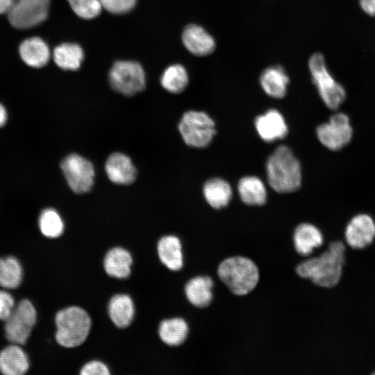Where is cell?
<instances>
[{"label":"cell","mask_w":375,"mask_h":375,"mask_svg":"<svg viewBox=\"0 0 375 375\" xmlns=\"http://www.w3.org/2000/svg\"><path fill=\"white\" fill-rule=\"evenodd\" d=\"M131 264V255L122 247L111 249L104 259V268L106 273L117 278H124L129 276Z\"/></svg>","instance_id":"cell-24"},{"label":"cell","mask_w":375,"mask_h":375,"mask_svg":"<svg viewBox=\"0 0 375 375\" xmlns=\"http://www.w3.org/2000/svg\"><path fill=\"white\" fill-rule=\"evenodd\" d=\"M255 126L260 138L267 142L283 139L288 132L284 117L276 109H270L257 117Z\"/></svg>","instance_id":"cell-15"},{"label":"cell","mask_w":375,"mask_h":375,"mask_svg":"<svg viewBox=\"0 0 375 375\" xmlns=\"http://www.w3.org/2000/svg\"><path fill=\"white\" fill-rule=\"evenodd\" d=\"M185 143L191 147L204 148L209 145L216 133L212 119L205 112L188 110L178 125Z\"/></svg>","instance_id":"cell-6"},{"label":"cell","mask_w":375,"mask_h":375,"mask_svg":"<svg viewBox=\"0 0 375 375\" xmlns=\"http://www.w3.org/2000/svg\"><path fill=\"white\" fill-rule=\"evenodd\" d=\"M111 88L125 96H133L145 88V74L142 66L135 61H117L109 72Z\"/></svg>","instance_id":"cell-7"},{"label":"cell","mask_w":375,"mask_h":375,"mask_svg":"<svg viewBox=\"0 0 375 375\" xmlns=\"http://www.w3.org/2000/svg\"><path fill=\"white\" fill-rule=\"evenodd\" d=\"M289 77L280 65L265 69L260 77V85L264 92L271 97L281 99L285 97L289 83Z\"/></svg>","instance_id":"cell-19"},{"label":"cell","mask_w":375,"mask_h":375,"mask_svg":"<svg viewBox=\"0 0 375 375\" xmlns=\"http://www.w3.org/2000/svg\"><path fill=\"white\" fill-rule=\"evenodd\" d=\"M158 253L160 261L172 270H179L183 265L182 246L174 235L162 237L158 243Z\"/></svg>","instance_id":"cell-21"},{"label":"cell","mask_w":375,"mask_h":375,"mask_svg":"<svg viewBox=\"0 0 375 375\" xmlns=\"http://www.w3.org/2000/svg\"><path fill=\"white\" fill-rule=\"evenodd\" d=\"M266 171L270 187L279 193L297 191L301 183V168L291 149L278 146L268 158Z\"/></svg>","instance_id":"cell-3"},{"label":"cell","mask_w":375,"mask_h":375,"mask_svg":"<svg viewBox=\"0 0 375 375\" xmlns=\"http://www.w3.org/2000/svg\"><path fill=\"white\" fill-rule=\"evenodd\" d=\"M83 58V49L74 43H62L55 47L53 51L55 63L64 70H77Z\"/></svg>","instance_id":"cell-26"},{"label":"cell","mask_w":375,"mask_h":375,"mask_svg":"<svg viewBox=\"0 0 375 375\" xmlns=\"http://www.w3.org/2000/svg\"><path fill=\"white\" fill-rule=\"evenodd\" d=\"M102 8L114 14H123L133 8L136 0H99Z\"/></svg>","instance_id":"cell-32"},{"label":"cell","mask_w":375,"mask_h":375,"mask_svg":"<svg viewBox=\"0 0 375 375\" xmlns=\"http://www.w3.org/2000/svg\"><path fill=\"white\" fill-rule=\"evenodd\" d=\"M108 312L112 322L119 328H125L132 322L134 306L131 298L126 294H116L112 297Z\"/></svg>","instance_id":"cell-25"},{"label":"cell","mask_w":375,"mask_h":375,"mask_svg":"<svg viewBox=\"0 0 375 375\" xmlns=\"http://www.w3.org/2000/svg\"><path fill=\"white\" fill-rule=\"evenodd\" d=\"M36 320L37 312L32 303L28 299L20 301L5 320L6 338L13 344H26Z\"/></svg>","instance_id":"cell-8"},{"label":"cell","mask_w":375,"mask_h":375,"mask_svg":"<svg viewBox=\"0 0 375 375\" xmlns=\"http://www.w3.org/2000/svg\"><path fill=\"white\" fill-rule=\"evenodd\" d=\"M292 242L297 253L306 258L311 256L315 250L323 246L324 235L315 224L303 222L294 228Z\"/></svg>","instance_id":"cell-13"},{"label":"cell","mask_w":375,"mask_h":375,"mask_svg":"<svg viewBox=\"0 0 375 375\" xmlns=\"http://www.w3.org/2000/svg\"><path fill=\"white\" fill-rule=\"evenodd\" d=\"M19 53L27 65L35 68L46 65L51 57L47 44L39 37L24 40L19 47Z\"/></svg>","instance_id":"cell-18"},{"label":"cell","mask_w":375,"mask_h":375,"mask_svg":"<svg viewBox=\"0 0 375 375\" xmlns=\"http://www.w3.org/2000/svg\"><path fill=\"white\" fill-rule=\"evenodd\" d=\"M60 168L71 190L76 194L90 191L94 185V168L92 163L77 153L67 156Z\"/></svg>","instance_id":"cell-9"},{"label":"cell","mask_w":375,"mask_h":375,"mask_svg":"<svg viewBox=\"0 0 375 375\" xmlns=\"http://www.w3.org/2000/svg\"><path fill=\"white\" fill-rule=\"evenodd\" d=\"M15 0H0V15L8 13Z\"/></svg>","instance_id":"cell-36"},{"label":"cell","mask_w":375,"mask_h":375,"mask_svg":"<svg viewBox=\"0 0 375 375\" xmlns=\"http://www.w3.org/2000/svg\"><path fill=\"white\" fill-rule=\"evenodd\" d=\"M162 86L172 93L183 92L188 84V76L181 65H174L165 69L161 77Z\"/></svg>","instance_id":"cell-29"},{"label":"cell","mask_w":375,"mask_h":375,"mask_svg":"<svg viewBox=\"0 0 375 375\" xmlns=\"http://www.w3.org/2000/svg\"><path fill=\"white\" fill-rule=\"evenodd\" d=\"M362 10L370 16H375V0H360Z\"/></svg>","instance_id":"cell-35"},{"label":"cell","mask_w":375,"mask_h":375,"mask_svg":"<svg viewBox=\"0 0 375 375\" xmlns=\"http://www.w3.org/2000/svg\"><path fill=\"white\" fill-rule=\"evenodd\" d=\"M80 373L81 375H108L110 372L104 363L93 360L86 363Z\"/></svg>","instance_id":"cell-34"},{"label":"cell","mask_w":375,"mask_h":375,"mask_svg":"<svg viewBox=\"0 0 375 375\" xmlns=\"http://www.w3.org/2000/svg\"><path fill=\"white\" fill-rule=\"evenodd\" d=\"M22 279V268L12 256L0 258V285L7 289L17 288Z\"/></svg>","instance_id":"cell-28"},{"label":"cell","mask_w":375,"mask_h":375,"mask_svg":"<svg viewBox=\"0 0 375 375\" xmlns=\"http://www.w3.org/2000/svg\"><path fill=\"white\" fill-rule=\"evenodd\" d=\"M188 326L182 318L163 320L159 326L160 339L167 344L176 346L182 344L188 334Z\"/></svg>","instance_id":"cell-27"},{"label":"cell","mask_w":375,"mask_h":375,"mask_svg":"<svg viewBox=\"0 0 375 375\" xmlns=\"http://www.w3.org/2000/svg\"><path fill=\"white\" fill-rule=\"evenodd\" d=\"M319 142L331 151H339L347 145L353 136L349 117L343 112L333 114L328 122L317 128Z\"/></svg>","instance_id":"cell-11"},{"label":"cell","mask_w":375,"mask_h":375,"mask_svg":"<svg viewBox=\"0 0 375 375\" xmlns=\"http://www.w3.org/2000/svg\"><path fill=\"white\" fill-rule=\"evenodd\" d=\"M58 343L65 347H75L81 345L87 338L91 319L88 312L78 306L62 309L56 315Z\"/></svg>","instance_id":"cell-4"},{"label":"cell","mask_w":375,"mask_h":375,"mask_svg":"<svg viewBox=\"0 0 375 375\" xmlns=\"http://www.w3.org/2000/svg\"><path fill=\"white\" fill-rule=\"evenodd\" d=\"M39 226L42 233L50 238L59 237L64 229V224L60 216L52 208H47L41 212Z\"/></svg>","instance_id":"cell-30"},{"label":"cell","mask_w":375,"mask_h":375,"mask_svg":"<svg viewBox=\"0 0 375 375\" xmlns=\"http://www.w3.org/2000/svg\"><path fill=\"white\" fill-rule=\"evenodd\" d=\"M347 247L342 240H334L301 260L295 272L302 278L309 280L323 288L335 287L340 281L346 262Z\"/></svg>","instance_id":"cell-1"},{"label":"cell","mask_w":375,"mask_h":375,"mask_svg":"<svg viewBox=\"0 0 375 375\" xmlns=\"http://www.w3.org/2000/svg\"><path fill=\"white\" fill-rule=\"evenodd\" d=\"M312 80L325 105L331 110H337L346 97L344 88L338 83L326 68L324 58L315 53L308 61Z\"/></svg>","instance_id":"cell-5"},{"label":"cell","mask_w":375,"mask_h":375,"mask_svg":"<svg viewBox=\"0 0 375 375\" xmlns=\"http://www.w3.org/2000/svg\"><path fill=\"white\" fill-rule=\"evenodd\" d=\"M238 191L241 200L249 206H262L265 203L267 197L263 182L254 176L242 178L238 185Z\"/></svg>","instance_id":"cell-22"},{"label":"cell","mask_w":375,"mask_h":375,"mask_svg":"<svg viewBox=\"0 0 375 375\" xmlns=\"http://www.w3.org/2000/svg\"><path fill=\"white\" fill-rule=\"evenodd\" d=\"M372 375H375V370L370 373Z\"/></svg>","instance_id":"cell-38"},{"label":"cell","mask_w":375,"mask_h":375,"mask_svg":"<svg viewBox=\"0 0 375 375\" xmlns=\"http://www.w3.org/2000/svg\"><path fill=\"white\" fill-rule=\"evenodd\" d=\"M72 10L80 17L90 19L99 15L102 6L99 0H67Z\"/></svg>","instance_id":"cell-31"},{"label":"cell","mask_w":375,"mask_h":375,"mask_svg":"<svg viewBox=\"0 0 375 375\" xmlns=\"http://www.w3.org/2000/svg\"><path fill=\"white\" fill-rule=\"evenodd\" d=\"M375 240V221L366 213L354 215L347 224L344 231V242L353 250H362Z\"/></svg>","instance_id":"cell-12"},{"label":"cell","mask_w":375,"mask_h":375,"mask_svg":"<svg viewBox=\"0 0 375 375\" xmlns=\"http://www.w3.org/2000/svg\"><path fill=\"white\" fill-rule=\"evenodd\" d=\"M219 281L234 295L244 296L252 292L260 279V271L250 258L234 255L223 259L217 266Z\"/></svg>","instance_id":"cell-2"},{"label":"cell","mask_w":375,"mask_h":375,"mask_svg":"<svg viewBox=\"0 0 375 375\" xmlns=\"http://www.w3.org/2000/svg\"><path fill=\"white\" fill-rule=\"evenodd\" d=\"M50 0H15L7 13L10 24L18 29L39 25L49 14Z\"/></svg>","instance_id":"cell-10"},{"label":"cell","mask_w":375,"mask_h":375,"mask_svg":"<svg viewBox=\"0 0 375 375\" xmlns=\"http://www.w3.org/2000/svg\"><path fill=\"white\" fill-rule=\"evenodd\" d=\"M105 171L109 180L117 185L131 184L137 176V170L131 159L120 152L112 153L108 157Z\"/></svg>","instance_id":"cell-14"},{"label":"cell","mask_w":375,"mask_h":375,"mask_svg":"<svg viewBox=\"0 0 375 375\" xmlns=\"http://www.w3.org/2000/svg\"><path fill=\"white\" fill-rule=\"evenodd\" d=\"M215 281L210 276H197L185 285V292L189 302L194 306L203 308L210 306L213 300Z\"/></svg>","instance_id":"cell-16"},{"label":"cell","mask_w":375,"mask_h":375,"mask_svg":"<svg viewBox=\"0 0 375 375\" xmlns=\"http://www.w3.org/2000/svg\"><path fill=\"white\" fill-rule=\"evenodd\" d=\"M182 40L186 49L196 56H207L215 49V42L212 35L196 24H190L185 27Z\"/></svg>","instance_id":"cell-17"},{"label":"cell","mask_w":375,"mask_h":375,"mask_svg":"<svg viewBox=\"0 0 375 375\" xmlns=\"http://www.w3.org/2000/svg\"><path fill=\"white\" fill-rule=\"evenodd\" d=\"M7 119V113L5 108L0 103V127L3 126Z\"/></svg>","instance_id":"cell-37"},{"label":"cell","mask_w":375,"mask_h":375,"mask_svg":"<svg viewBox=\"0 0 375 375\" xmlns=\"http://www.w3.org/2000/svg\"><path fill=\"white\" fill-rule=\"evenodd\" d=\"M203 193L207 203L215 209L226 207L232 197L230 184L220 178L208 180L203 185Z\"/></svg>","instance_id":"cell-23"},{"label":"cell","mask_w":375,"mask_h":375,"mask_svg":"<svg viewBox=\"0 0 375 375\" xmlns=\"http://www.w3.org/2000/svg\"><path fill=\"white\" fill-rule=\"evenodd\" d=\"M29 367L27 355L17 344L8 346L0 352V372L6 375H22Z\"/></svg>","instance_id":"cell-20"},{"label":"cell","mask_w":375,"mask_h":375,"mask_svg":"<svg viewBox=\"0 0 375 375\" xmlns=\"http://www.w3.org/2000/svg\"><path fill=\"white\" fill-rule=\"evenodd\" d=\"M15 307V300L12 295L0 290V320L5 321Z\"/></svg>","instance_id":"cell-33"}]
</instances>
